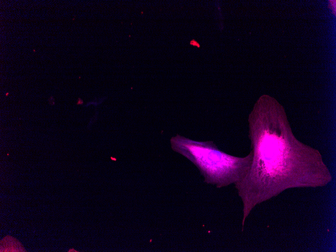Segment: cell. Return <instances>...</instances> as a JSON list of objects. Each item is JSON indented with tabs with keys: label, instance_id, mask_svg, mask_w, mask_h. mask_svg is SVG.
Masks as SVG:
<instances>
[{
	"label": "cell",
	"instance_id": "6da1fadb",
	"mask_svg": "<svg viewBox=\"0 0 336 252\" xmlns=\"http://www.w3.org/2000/svg\"><path fill=\"white\" fill-rule=\"evenodd\" d=\"M248 122L251 163L234 184L243 203L242 231L258 204L288 189L325 186L332 179L320 152L295 137L284 108L275 98L262 96Z\"/></svg>",
	"mask_w": 336,
	"mask_h": 252
},
{
	"label": "cell",
	"instance_id": "7a4b0ae2",
	"mask_svg": "<svg viewBox=\"0 0 336 252\" xmlns=\"http://www.w3.org/2000/svg\"><path fill=\"white\" fill-rule=\"evenodd\" d=\"M172 149L183 155L199 169L205 183L216 188L242 180L250 166L253 154L236 157L219 150L212 141H195L177 135L171 139Z\"/></svg>",
	"mask_w": 336,
	"mask_h": 252
}]
</instances>
